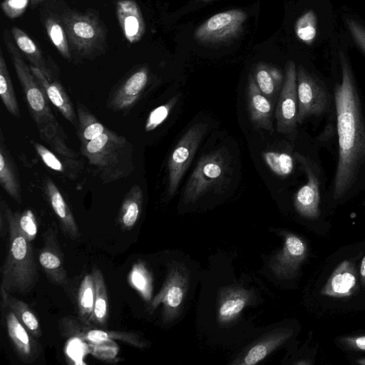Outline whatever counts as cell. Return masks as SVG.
Masks as SVG:
<instances>
[{
  "mask_svg": "<svg viewBox=\"0 0 365 365\" xmlns=\"http://www.w3.org/2000/svg\"><path fill=\"white\" fill-rule=\"evenodd\" d=\"M91 347L93 354L96 357L103 359H113L118 350V346L114 341L100 344H91Z\"/></svg>",
  "mask_w": 365,
  "mask_h": 365,
  "instance_id": "ee69618b",
  "label": "cell"
},
{
  "mask_svg": "<svg viewBox=\"0 0 365 365\" xmlns=\"http://www.w3.org/2000/svg\"><path fill=\"white\" fill-rule=\"evenodd\" d=\"M262 158L267 166L275 175L281 178L288 177L293 171L294 162L288 153L277 151H264Z\"/></svg>",
  "mask_w": 365,
  "mask_h": 365,
  "instance_id": "e575fe53",
  "label": "cell"
},
{
  "mask_svg": "<svg viewBox=\"0 0 365 365\" xmlns=\"http://www.w3.org/2000/svg\"><path fill=\"white\" fill-rule=\"evenodd\" d=\"M143 193L138 185H134L125 195L118 215V223L123 231L133 228L142 212Z\"/></svg>",
  "mask_w": 365,
  "mask_h": 365,
  "instance_id": "d4e9b609",
  "label": "cell"
},
{
  "mask_svg": "<svg viewBox=\"0 0 365 365\" xmlns=\"http://www.w3.org/2000/svg\"><path fill=\"white\" fill-rule=\"evenodd\" d=\"M201 1H204V2H209V1H212V0H201Z\"/></svg>",
  "mask_w": 365,
  "mask_h": 365,
  "instance_id": "681fc988",
  "label": "cell"
},
{
  "mask_svg": "<svg viewBox=\"0 0 365 365\" xmlns=\"http://www.w3.org/2000/svg\"><path fill=\"white\" fill-rule=\"evenodd\" d=\"M295 330L292 327H282L256 343L247 351L243 360L237 364L252 365L264 359L273 350L293 336Z\"/></svg>",
  "mask_w": 365,
  "mask_h": 365,
  "instance_id": "7402d4cb",
  "label": "cell"
},
{
  "mask_svg": "<svg viewBox=\"0 0 365 365\" xmlns=\"http://www.w3.org/2000/svg\"><path fill=\"white\" fill-rule=\"evenodd\" d=\"M13 39L31 65L38 68L43 74L50 81L53 80V75L45 61L43 54L30 36L20 28L13 26L11 28Z\"/></svg>",
  "mask_w": 365,
  "mask_h": 365,
  "instance_id": "cb8c5ba5",
  "label": "cell"
},
{
  "mask_svg": "<svg viewBox=\"0 0 365 365\" xmlns=\"http://www.w3.org/2000/svg\"><path fill=\"white\" fill-rule=\"evenodd\" d=\"M334 344L351 356L365 354V331H356L335 337Z\"/></svg>",
  "mask_w": 365,
  "mask_h": 365,
  "instance_id": "74e56055",
  "label": "cell"
},
{
  "mask_svg": "<svg viewBox=\"0 0 365 365\" xmlns=\"http://www.w3.org/2000/svg\"><path fill=\"white\" fill-rule=\"evenodd\" d=\"M359 272L361 287L365 292V244L361 257L359 259Z\"/></svg>",
  "mask_w": 365,
  "mask_h": 365,
  "instance_id": "f6af8a7d",
  "label": "cell"
},
{
  "mask_svg": "<svg viewBox=\"0 0 365 365\" xmlns=\"http://www.w3.org/2000/svg\"><path fill=\"white\" fill-rule=\"evenodd\" d=\"M67 331H70L71 335L78 336L93 344H105L114 341V340H120L138 348H143L145 346V343L134 333L115 331H105L100 329L83 330L81 332L77 330Z\"/></svg>",
  "mask_w": 365,
  "mask_h": 365,
  "instance_id": "83f0119b",
  "label": "cell"
},
{
  "mask_svg": "<svg viewBox=\"0 0 365 365\" xmlns=\"http://www.w3.org/2000/svg\"><path fill=\"white\" fill-rule=\"evenodd\" d=\"M298 97L297 123L312 115H320L328 108V94L324 87L302 65L297 69Z\"/></svg>",
  "mask_w": 365,
  "mask_h": 365,
  "instance_id": "8fae6325",
  "label": "cell"
},
{
  "mask_svg": "<svg viewBox=\"0 0 365 365\" xmlns=\"http://www.w3.org/2000/svg\"><path fill=\"white\" fill-rule=\"evenodd\" d=\"M185 274L178 268L170 269L160 292L150 302L148 309L153 312L163 304V316L165 321L173 319L180 307L187 287Z\"/></svg>",
  "mask_w": 365,
  "mask_h": 365,
  "instance_id": "5bb4252c",
  "label": "cell"
},
{
  "mask_svg": "<svg viewBox=\"0 0 365 365\" xmlns=\"http://www.w3.org/2000/svg\"><path fill=\"white\" fill-rule=\"evenodd\" d=\"M8 224L9 248L1 269V287L9 294H26L38 279L31 242L19 230L14 211L4 200L1 201Z\"/></svg>",
  "mask_w": 365,
  "mask_h": 365,
  "instance_id": "277c9868",
  "label": "cell"
},
{
  "mask_svg": "<svg viewBox=\"0 0 365 365\" xmlns=\"http://www.w3.org/2000/svg\"><path fill=\"white\" fill-rule=\"evenodd\" d=\"M310 247L303 237L292 232L284 235L282 248L270 262L274 274L280 279L292 280L310 256Z\"/></svg>",
  "mask_w": 365,
  "mask_h": 365,
  "instance_id": "7c38bea8",
  "label": "cell"
},
{
  "mask_svg": "<svg viewBox=\"0 0 365 365\" xmlns=\"http://www.w3.org/2000/svg\"><path fill=\"white\" fill-rule=\"evenodd\" d=\"M43 191L64 233L71 240L80 237L75 217L58 187L49 178L44 180Z\"/></svg>",
  "mask_w": 365,
  "mask_h": 365,
  "instance_id": "ffe728a7",
  "label": "cell"
},
{
  "mask_svg": "<svg viewBox=\"0 0 365 365\" xmlns=\"http://www.w3.org/2000/svg\"><path fill=\"white\" fill-rule=\"evenodd\" d=\"M29 3L31 0H4L1 9L9 19H15L24 14Z\"/></svg>",
  "mask_w": 365,
  "mask_h": 365,
  "instance_id": "b9f144b4",
  "label": "cell"
},
{
  "mask_svg": "<svg viewBox=\"0 0 365 365\" xmlns=\"http://www.w3.org/2000/svg\"><path fill=\"white\" fill-rule=\"evenodd\" d=\"M294 156L307 177V183L294 194V208L302 218L312 223H317L320 235H325L329 227L322 220L320 181L315 165L310 159L299 153H295Z\"/></svg>",
  "mask_w": 365,
  "mask_h": 365,
  "instance_id": "ba28073f",
  "label": "cell"
},
{
  "mask_svg": "<svg viewBox=\"0 0 365 365\" xmlns=\"http://www.w3.org/2000/svg\"><path fill=\"white\" fill-rule=\"evenodd\" d=\"M248 291L233 288L224 292L219 303L217 317L222 324L233 320L244 309L250 299Z\"/></svg>",
  "mask_w": 365,
  "mask_h": 365,
  "instance_id": "4316f807",
  "label": "cell"
},
{
  "mask_svg": "<svg viewBox=\"0 0 365 365\" xmlns=\"http://www.w3.org/2000/svg\"><path fill=\"white\" fill-rule=\"evenodd\" d=\"M116 15L119 25L130 43L140 41L145 33V22L138 4L134 0H118Z\"/></svg>",
  "mask_w": 365,
  "mask_h": 365,
  "instance_id": "d6986e66",
  "label": "cell"
},
{
  "mask_svg": "<svg viewBox=\"0 0 365 365\" xmlns=\"http://www.w3.org/2000/svg\"><path fill=\"white\" fill-rule=\"evenodd\" d=\"M346 24L353 39L365 53V27L350 17L346 18Z\"/></svg>",
  "mask_w": 365,
  "mask_h": 365,
  "instance_id": "7bdbcfd3",
  "label": "cell"
},
{
  "mask_svg": "<svg viewBox=\"0 0 365 365\" xmlns=\"http://www.w3.org/2000/svg\"><path fill=\"white\" fill-rule=\"evenodd\" d=\"M3 41L40 137L57 153L66 158L74 160L77 155L66 144L64 135L50 108L48 98L33 74L30 66L25 62L11 32L6 29L3 30Z\"/></svg>",
  "mask_w": 365,
  "mask_h": 365,
  "instance_id": "3957f363",
  "label": "cell"
},
{
  "mask_svg": "<svg viewBox=\"0 0 365 365\" xmlns=\"http://www.w3.org/2000/svg\"><path fill=\"white\" fill-rule=\"evenodd\" d=\"M128 282L146 302H150L152 298V277L143 262L133 264L128 275Z\"/></svg>",
  "mask_w": 365,
  "mask_h": 365,
  "instance_id": "836d02e7",
  "label": "cell"
},
{
  "mask_svg": "<svg viewBox=\"0 0 365 365\" xmlns=\"http://www.w3.org/2000/svg\"><path fill=\"white\" fill-rule=\"evenodd\" d=\"M341 81L334 86L339 154L333 199L340 201L356 181L365 162V123L349 61L340 52Z\"/></svg>",
  "mask_w": 365,
  "mask_h": 365,
  "instance_id": "7a4b0ae2",
  "label": "cell"
},
{
  "mask_svg": "<svg viewBox=\"0 0 365 365\" xmlns=\"http://www.w3.org/2000/svg\"><path fill=\"white\" fill-rule=\"evenodd\" d=\"M230 171V158L224 148L202 156L185 187L184 202H194L210 190L222 186Z\"/></svg>",
  "mask_w": 365,
  "mask_h": 365,
  "instance_id": "8992f818",
  "label": "cell"
},
{
  "mask_svg": "<svg viewBox=\"0 0 365 365\" xmlns=\"http://www.w3.org/2000/svg\"><path fill=\"white\" fill-rule=\"evenodd\" d=\"M207 130V125L195 123L190 127L177 143L168 161V193L173 195Z\"/></svg>",
  "mask_w": 365,
  "mask_h": 365,
  "instance_id": "9c48e42d",
  "label": "cell"
},
{
  "mask_svg": "<svg viewBox=\"0 0 365 365\" xmlns=\"http://www.w3.org/2000/svg\"><path fill=\"white\" fill-rule=\"evenodd\" d=\"M6 225H8L6 218L5 217L4 212L1 209L0 211V228H1V235L3 237L6 232Z\"/></svg>",
  "mask_w": 365,
  "mask_h": 365,
  "instance_id": "bcb514c9",
  "label": "cell"
},
{
  "mask_svg": "<svg viewBox=\"0 0 365 365\" xmlns=\"http://www.w3.org/2000/svg\"><path fill=\"white\" fill-rule=\"evenodd\" d=\"M81 152L103 182L126 178L134 170L132 144L108 128L96 138L81 144Z\"/></svg>",
  "mask_w": 365,
  "mask_h": 365,
  "instance_id": "5b68a950",
  "label": "cell"
},
{
  "mask_svg": "<svg viewBox=\"0 0 365 365\" xmlns=\"http://www.w3.org/2000/svg\"><path fill=\"white\" fill-rule=\"evenodd\" d=\"M247 18L240 9L217 13L201 24L194 32L195 40L201 44H217L236 38Z\"/></svg>",
  "mask_w": 365,
  "mask_h": 365,
  "instance_id": "30bf717a",
  "label": "cell"
},
{
  "mask_svg": "<svg viewBox=\"0 0 365 365\" xmlns=\"http://www.w3.org/2000/svg\"><path fill=\"white\" fill-rule=\"evenodd\" d=\"M148 69L141 67L130 75L111 94L108 107L114 111L131 108L142 96L148 83Z\"/></svg>",
  "mask_w": 365,
  "mask_h": 365,
  "instance_id": "9a60e30c",
  "label": "cell"
},
{
  "mask_svg": "<svg viewBox=\"0 0 365 365\" xmlns=\"http://www.w3.org/2000/svg\"><path fill=\"white\" fill-rule=\"evenodd\" d=\"M349 360L352 364H358V365H365V356H352L349 357Z\"/></svg>",
  "mask_w": 365,
  "mask_h": 365,
  "instance_id": "7dc6e473",
  "label": "cell"
},
{
  "mask_svg": "<svg viewBox=\"0 0 365 365\" xmlns=\"http://www.w3.org/2000/svg\"><path fill=\"white\" fill-rule=\"evenodd\" d=\"M297 112V68L293 61H289L286 63L284 83L275 110L277 130L282 134H291L295 130Z\"/></svg>",
  "mask_w": 365,
  "mask_h": 365,
  "instance_id": "4fadbf2b",
  "label": "cell"
},
{
  "mask_svg": "<svg viewBox=\"0 0 365 365\" xmlns=\"http://www.w3.org/2000/svg\"><path fill=\"white\" fill-rule=\"evenodd\" d=\"M365 240L345 245L317 269L307 291V304L318 317L350 314L365 309V292L359 262Z\"/></svg>",
  "mask_w": 365,
  "mask_h": 365,
  "instance_id": "6da1fadb",
  "label": "cell"
},
{
  "mask_svg": "<svg viewBox=\"0 0 365 365\" xmlns=\"http://www.w3.org/2000/svg\"><path fill=\"white\" fill-rule=\"evenodd\" d=\"M1 297L2 309L13 312L34 337L38 338L42 335L40 323L26 302L12 297L2 287H1Z\"/></svg>",
  "mask_w": 365,
  "mask_h": 365,
  "instance_id": "484cf974",
  "label": "cell"
},
{
  "mask_svg": "<svg viewBox=\"0 0 365 365\" xmlns=\"http://www.w3.org/2000/svg\"><path fill=\"white\" fill-rule=\"evenodd\" d=\"M317 25L315 12L312 10L307 11L295 22L294 32L297 37L306 44H312L317 36Z\"/></svg>",
  "mask_w": 365,
  "mask_h": 365,
  "instance_id": "8d00e7d4",
  "label": "cell"
},
{
  "mask_svg": "<svg viewBox=\"0 0 365 365\" xmlns=\"http://www.w3.org/2000/svg\"><path fill=\"white\" fill-rule=\"evenodd\" d=\"M91 274L94 279L96 294L91 324L94 323L99 327H105L108 315V297L104 277L99 268L95 266L92 269Z\"/></svg>",
  "mask_w": 365,
  "mask_h": 365,
  "instance_id": "4dcf8cb0",
  "label": "cell"
},
{
  "mask_svg": "<svg viewBox=\"0 0 365 365\" xmlns=\"http://www.w3.org/2000/svg\"><path fill=\"white\" fill-rule=\"evenodd\" d=\"M247 104L253 126L255 128L272 131V103L270 99L261 92L252 74L248 78Z\"/></svg>",
  "mask_w": 365,
  "mask_h": 365,
  "instance_id": "ac0fdd59",
  "label": "cell"
},
{
  "mask_svg": "<svg viewBox=\"0 0 365 365\" xmlns=\"http://www.w3.org/2000/svg\"><path fill=\"white\" fill-rule=\"evenodd\" d=\"M5 321L9 337L21 361L26 364L34 362L39 356L40 348L33 336L10 309L6 312Z\"/></svg>",
  "mask_w": 365,
  "mask_h": 365,
  "instance_id": "e0dca14e",
  "label": "cell"
},
{
  "mask_svg": "<svg viewBox=\"0 0 365 365\" xmlns=\"http://www.w3.org/2000/svg\"><path fill=\"white\" fill-rule=\"evenodd\" d=\"M253 76L261 92L269 99L281 91L284 79L278 68L264 62L257 64Z\"/></svg>",
  "mask_w": 365,
  "mask_h": 365,
  "instance_id": "f1b7e54d",
  "label": "cell"
},
{
  "mask_svg": "<svg viewBox=\"0 0 365 365\" xmlns=\"http://www.w3.org/2000/svg\"><path fill=\"white\" fill-rule=\"evenodd\" d=\"M43 0H31V5H36L41 1H43Z\"/></svg>",
  "mask_w": 365,
  "mask_h": 365,
  "instance_id": "c3c4849f",
  "label": "cell"
},
{
  "mask_svg": "<svg viewBox=\"0 0 365 365\" xmlns=\"http://www.w3.org/2000/svg\"><path fill=\"white\" fill-rule=\"evenodd\" d=\"M43 247L38 252V262L51 282L63 285L67 282V275L63 255L52 229L49 228L43 234Z\"/></svg>",
  "mask_w": 365,
  "mask_h": 365,
  "instance_id": "2e32d148",
  "label": "cell"
},
{
  "mask_svg": "<svg viewBox=\"0 0 365 365\" xmlns=\"http://www.w3.org/2000/svg\"><path fill=\"white\" fill-rule=\"evenodd\" d=\"M178 101V96L171 98L168 103L153 109L146 120L145 129L147 132L151 131L162 124L168 118L172 108Z\"/></svg>",
  "mask_w": 365,
  "mask_h": 365,
  "instance_id": "ab89813d",
  "label": "cell"
},
{
  "mask_svg": "<svg viewBox=\"0 0 365 365\" xmlns=\"http://www.w3.org/2000/svg\"><path fill=\"white\" fill-rule=\"evenodd\" d=\"M76 114L78 118L76 128L81 144L96 138L106 131L107 128L97 120L86 106L78 101L76 105Z\"/></svg>",
  "mask_w": 365,
  "mask_h": 365,
  "instance_id": "f546056e",
  "label": "cell"
},
{
  "mask_svg": "<svg viewBox=\"0 0 365 365\" xmlns=\"http://www.w3.org/2000/svg\"><path fill=\"white\" fill-rule=\"evenodd\" d=\"M34 147L43 163L47 167L56 172L63 173L66 175L68 177V175L71 177L68 172L66 171V168L64 166L63 163L52 151L38 143H34Z\"/></svg>",
  "mask_w": 365,
  "mask_h": 365,
  "instance_id": "60d3db41",
  "label": "cell"
},
{
  "mask_svg": "<svg viewBox=\"0 0 365 365\" xmlns=\"http://www.w3.org/2000/svg\"><path fill=\"white\" fill-rule=\"evenodd\" d=\"M45 27L50 40L61 55L71 59L69 42L63 24L56 18L49 17L45 21Z\"/></svg>",
  "mask_w": 365,
  "mask_h": 365,
  "instance_id": "d590c367",
  "label": "cell"
},
{
  "mask_svg": "<svg viewBox=\"0 0 365 365\" xmlns=\"http://www.w3.org/2000/svg\"><path fill=\"white\" fill-rule=\"evenodd\" d=\"M62 24L73 49L85 58L101 52L106 43V31L98 18L91 13L68 11Z\"/></svg>",
  "mask_w": 365,
  "mask_h": 365,
  "instance_id": "52a82bcc",
  "label": "cell"
},
{
  "mask_svg": "<svg viewBox=\"0 0 365 365\" xmlns=\"http://www.w3.org/2000/svg\"><path fill=\"white\" fill-rule=\"evenodd\" d=\"M4 140L1 133L0 143V184L11 198L18 203H21L22 200L17 168Z\"/></svg>",
  "mask_w": 365,
  "mask_h": 365,
  "instance_id": "603a6c76",
  "label": "cell"
},
{
  "mask_svg": "<svg viewBox=\"0 0 365 365\" xmlns=\"http://www.w3.org/2000/svg\"><path fill=\"white\" fill-rule=\"evenodd\" d=\"M0 96L7 110L12 115L19 118L21 113L19 103L1 50H0Z\"/></svg>",
  "mask_w": 365,
  "mask_h": 365,
  "instance_id": "d6a6232c",
  "label": "cell"
},
{
  "mask_svg": "<svg viewBox=\"0 0 365 365\" xmlns=\"http://www.w3.org/2000/svg\"><path fill=\"white\" fill-rule=\"evenodd\" d=\"M30 68L48 100L68 121L77 128V114L62 85L57 81L48 80L38 68L31 65Z\"/></svg>",
  "mask_w": 365,
  "mask_h": 365,
  "instance_id": "44dd1931",
  "label": "cell"
},
{
  "mask_svg": "<svg viewBox=\"0 0 365 365\" xmlns=\"http://www.w3.org/2000/svg\"><path fill=\"white\" fill-rule=\"evenodd\" d=\"M96 288L92 274H86L82 279L78 294V319L86 325H91L95 304Z\"/></svg>",
  "mask_w": 365,
  "mask_h": 365,
  "instance_id": "1f68e13d",
  "label": "cell"
},
{
  "mask_svg": "<svg viewBox=\"0 0 365 365\" xmlns=\"http://www.w3.org/2000/svg\"><path fill=\"white\" fill-rule=\"evenodd\" d=\"M18 227L29 241L35 239L37 234V222L34 212L29 209L22 212H14Z\"/></svg>",
  "mask_w": 365,
  "mask_h": 365,
  "instance_id": "f35d334b",
  "label": "cell"
}]
</instances>
